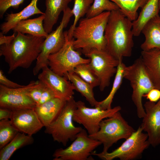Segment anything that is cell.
<instances>
[{
    "label": "cell",
    "instance_id": "cell-1",
    "mask_svg": "<svg viewBox=\"0 0 160 160\" xmlns=\"http://www.w3.org/2000/svg\"><path fill=\"white\" fill-rule=\"evenodd\" d=\"M132 28V21L119 9L110 11L104 36L106 50L116 59L131 56L134 45Z\"/></svg>",
    "mask_w": 160,
    "mask_h": 160
},
{
    "label": "cell",
    "instance_id": "cell-2",
    "mask_svg": "<svg viewBox=\"0 0 160 160\" xmlns=\"http://www.w3.org/2000/svg\"><path fill=\"white\" fill-rule=\"evenodd\" d=\"M9 43L0 45V56H3L10 73L18 68L27 69L36 60L45 39L18 32Z\"/></svg>",
    "mask_w": 160,
    "mask_h": 160
},
{
    "label": "cell",
    "instance_id": "cell-3",
    "mask_svg": "<svg viewBox=\"0 0 160 160\" xmlns=\"http://www.w3.org/2000/svg\"><path fill=\"white\" fill-rule=\"evenodd\" d=\"M110 12L105 11L96 16L79 20L73 33L74 49H81L82 52L92 49L106 50L104 33Z\"/></svg>",
    "mask_w": 160,
    "mask_h": 160
},
{
    "label": "cell",
    "instance_id": "cell-4",
    "mask_svg": "<svg viewBox=\"0 0 160 160\" xmlns=\"http://www.w3.org/2000/svg\"><path fill=\"white\" fill-rule=\"evenodd\" d=\"M124 77L129 81L132 89V99L136 106L137 116L143 118L145 115L142 102L143 95L155 88L140 57L131 65L126 66Z\"/></svg>",
    "mask_w": 160,
    "mask_h": 160
},
{
    "label": "cell",
    "instance_id": "cell-5",
    "mask_svg": "<svg viewBox=\"0 0 160 160\" xmlns=\"http://www.w3.org/2000/svg\"><path fill=\"white\" fill-rule=\"evenodd\" d=\"M76 108L74 98L66 102L60 112L52 123L45 127L44 132L51 135L53 140L66 146L69 141H73L83 129L76 127L73 121V114Z\"/></svg>",
    "mask_w": 160,
    "mask_h": 160
},
{
    "label": "cell",
    "instance_id": "cell-6",
    "mask_svg": "<svg viewBox=\"0 0 160 160\" xmlns=\"http://www.w3.org/2000/svg\"><path fill=\"white\" fill-rule=\"evenodd\" d=\"M119 111L111 117L102 120L96 133L89 135L91 138L100 141L103 145L102 152H108L112 145L120 139H126L135 131Z\"/></svg>",
    "mask_w": 160,
    "mask_h": 160
},
{
    "label": "cell",
    "instance_id": "cell-7",
    "mask_svg": "<svg viewBox=\"0 0 160 160\" xmlns=\"http://www.w3.org/2000/svg\"><path fill=\"white\" fill-rule=\"evenodd\" d=\"M140 126L122 144L111 152L96 153L92 155L103 160H112L118 158L121 160H133L141 156L144 151L150 145L146 133L143 132Z\"/></svg>",
    "mask_w": 160,
    "mask_h": 160
},
{
    "label": "cell",
    "instance_id": "cell-8",
    "mask_svg": "<svg viewBox=\"0 0 160 160\" xmlns=\"http://www.w3.org/2000/svg\"><path fill=\"white\" fill-rule=\"evenodd\" d=\"M62 19L56 30L49 33L42 44L41 51L37 57L33 73L34 76L44 67L48 66V57L50 55L59 50L64 45L65 38L63 30L73 15L72 9L68 7L63 12Z\"/></svg>",
    "mask_w": 160,
    "mask_h": 160
},
{
    "label": "cell",
    "instance_id": "cell-9",
    "mask_svg": "<svg viewBox=\"0 0 160 160\" xmlns=\"http://www.w3.org/2000/svg\"><path fill=\"white\" fill-rule=\"evenodd\" d=\"M90 61L88 65L100 82L99 88L103 91L110 84L116 74L120 60L116 59L106 50L92 49L82 52Z\"/></svg>",
    "mask_w": 160,
    "mask_h": 160
},
{
    "label": "cell",
    "instance_id": "cell-10",
    "mask_svg": "<svg viewBox=\"0 0 160 160\" xmlns=\"http://www.w3.org/2000/svg\"><path fill=\"white\" fill-rule=\"evenodd\" d=\"M65 43L62 48L57 52L50 55L48 57V66L54 73L64 76L67 73L74 72L75 68L81 64H88L90 59L82 57L74 50L73 38L69 40L67 31H64Z\"/></svg>",
    "mask_w": 160,
    "mask_h": 160
},
{
    "label": "cell",
    "instance_id": "cell-11",
    "mask_svg": "<svg viewBox=\"0 0 160 160\" xmlns=\"http://www.w3.org/2000/svg\"><path fill=\"white\" fill-rule=\"evenodd\" d=\"M67 148L56 149L53 154V160H94L91 156L93 151L102 144L100 141L89 136L83 129L75 139Z\"/></svg>",
    "mask_w": 160,
    "mask_h": 160
},
{
    "label": "cell",
    "instance_id": "cell-12",
    "mask_svg": "<svg viewBox=\"0 0 160 160\" xmlns=\"http://www.w3.org/2000/svg\"><path fill=\"white\" fill-rule=\"evenodd\" d=\"M76 105L73 114V121L82 124L89 135L99 130L100 123L102 120L112 116L121 110L119 106L107 110L102 109L98 107L89 108L81 100L76 101Z\"/></svg>",
    "mask_w": 160,
    "mask_h": 160
},
{
    "label": "cell",
    "instance_id": "cell-13",
    "mask_svg": "<svg viewBox=\"0 0 160 160\" xmlns=\"http://www.w3.org/2000/svg\"><path fill=\"white\" fill-rule=\"evenodd\" d=\"M32 81L26 85L16 88L0 85V107L11 110L34 109L36 104L28 95V92L38 83Z\"/></svg>",
    "mask_w": 160,
    "mask_h": 160
},
{
    "label": "cell",
    "instance_id": "cell-14",
    "mask_svg": "<svg viewBox=\"0 0 160 160\" xmlns=\"http://www.w3.org/2000/svg\"><path fill=\"white\" fill-rule=\"evenodd\" d=\"M41 70L38 76L39 80L52 90L55 97L65 101L74 98L75 88L71 81L54 73L48 66Z\"/></svg>",
    "mask_w": 160,
    "mask_h": 160
},
{
    "label": "cell",
    "instance_id": "cell-15",
    "mask_svg": "<svg viewBox=\"0 0 160 160\" xmlns=\"http://www.w3.org/2000/svg\"><path fill=\"white\" fill-rule=\"evenodd\" d=\"M143 107L145 115L140 126L147 134L150 145L156 147L160 144V99L156 103L146 101Z\"/></svg>",
    "mask_w": 160,
    "mask_h": 160
},
{
    "label": "cell",
    "instance_id": "cell-16",
    "mask_svg": "<svg viewBox=\"0 0 160 160\" xmlns=\"http://www.w3.org/2000/svg\"><path fill=\"white\" fill-rule=\"evenodd\" d=\"M9 119L19 132L31 136L44 127L34 109L12 110Z\"/></svg>",
    "mask_w": 160,
    "mask_h": 160
},
{
    "label": "cell",
    "instance_id": "cell-17",
    "mask_svg": "<svg viewBox=\"0 0 160 160\" xmlns=\"http://www.w3.org/2000/svg\"><path fill=\"white\" fill-rule=\"evenodd\" d=\"M141 57L155 88L160 89V49L142 50Z\"/></svg>",
    "mask_w": 160,
    "mask_h": 160
},
{
    "label": "cell",
    "instance_id": "cell-18",
    "mask_svg": "<svg viewBox=\"0 0 160 160\" xmlns=\"http://www.w3.org/2000/svg\"><path fill=\"white\" fill-rule=\"evenodd\" d=\"M66 102L55 97L41 105H36L34 109L44 127L48 126L55 120Z\"/></svg>",
    "mask_w": 160,
    "mask_h": 160
},
{
    "label": "cell",
    "instance_id": "cell-19",
    "mask_svg": "<svg viewBox=\"0 0 160 160\" xmlns=\"http://www.w3.org/2000/svg\"><path fill=\"white\" fill-rule=\"evenodd\" d=\"M141 33L145 37V40L140 46L142 50L160 49V16L159 15L145 24Z\"/></svg>",
    "mask_w": 160,
    "mask_h": 160
},
{
    "label": "cell",
    "instance_id": "cell-20",
    "mask_svg": "<svg viewBox=\"0 0 160 160\" xmlns=\"http://www.w3.org/2000/svg\"><path fill=\"white\" fill-rule=\"evenodd\" d=\"M38 0H31L27 7L19 12L8 14L6 17V21L1 25V32L4 34H6L20 21L27 19L35 14H44L37 7Z\"/></svg>",
    "mask_w": 160,
    "mask_h": 160
},
{
    "label": "cell",
    "instance_id": "cell-21",
    "mask_svg": "<svg viewBox=\"0 0 160 160\" xmlns=\"http://www.w3.org/2000/svg\"><path fill=\"white\" fill-rule=\"evenodd\" d=\"M72 0H45L46 9L43 25L48 34L52 31L53 26L56 23L60 13L68 7Z\"/></svg>",
    "mask_w": 160,
    "mask_h": 160
},
{
    "label": "cell",
    "instance_id": "cell-22",
    "mask_svg": "<svg viewBox=\"0 0 160 160\" xmlns=\"http://www.w3.org/2000/svg\"><path fill=\"white\" fill-rule=\"evenodd\" d=\"M159 1L149 0L142 8L137 19L132 21V31L134 36H139L145 24L152 18L159 15L160 9Z\"/></svg>",
    "mask_w": 160,
    "mask_h": 160
},
{
    "label": "cell",
    "instance_id": "cell-23",
    "mask_svg": "<svg viewBox=\"0 0 160 160\" xmlns=\"http://www.w3.org/2000/svg\"><path fill=\"white\" fill-rule=\"evenodd\" d=\"M44 18V14L36 18L21 20L12 30L14 33L19 32L24 34L45 38L48 34L45 31L43 24Z\"/></svg>",
    "mask_w": 160,
    "mask_h": 160
},
{
    "label": "cell",
    "instance_id": "cell-24",
    "mask_svg": "<svg viewBox=\"0 0 160 160\" xmlns=\"http://www.w3.org/2000/svg\"><path fill=\"white\" fill-rule=\"evenodd\" d=\"M34 140L32 136L19 132L9 143L0 149V160H8L17 150L32 144Z\"/></svg>",
    "mask_w": 160,
    "mask_h": 160
},
{
    "label": "cell",
    "instance_id": "cell-25",
    "mask_svg": "<svg viewBox=\"0 0 160 160\" xmlns=\"http://www.w3.org/2000/svg\"><path fill=\"white\" fill-rule=\"evenodd\" d=\"M63 77L72 83L75 90L84 97L91 106L97 107L98 101L95 98L93 88L89 84L82 79L74 71L68 73Z\"/></svg>",
    "mask_w": 160,
    "mask_h": 160
},
{
    "label": "cell",
    "instance_id": "cell-26",
    "mask_svg": "<svg viewBox=\"0 0 160 160\" xmlns=\"http://www.w3.org/2000/svg\"><path fill=\"white\" fill-rule=\"evenodd\" d=\"M126 66L123 62L122 59L120 60L117 67V71L111 90L105 99L101 101L98 102L97 107L103 110L111 108V105L114 96L120 87L124 78V73Z\"/></svg>",
    "mask_w": 160,
    "mask_h": 160
},
{
    "label": "cell",
    "instance_id": "cell-27",
    "mask_svg": "<svg viewBox=\"0 0 160 160\" xmlns=\"http://www.w3.org/2000/svg\"><path fill=\"white\" fill-rule=\"evenodd\" d=\"M115 3L122 12L132 21L135 20L138 15L137 11L142 8L149 0H110Z\"/></svg>",
    "mask_w": 160,
    "mask_h": 160
},
{
    "label": "cell",
    "instance_id": "cell-28",
    "mask_svg": "<svg viewBox=\"0 0 160 160\" xmlns=\"http://www.w3.org/2000/svg\"><path fill=\"white\" fill-rule=\"evenodd\" d=\"M94 0H74V5L72 9L74 20L72 25L67 31V37L69 40L73 39V30L79 20L86 15L92 4Z\"/></svg>",
    "mask_w": 160,
    "mask_h": 160
},
{
    "label": "cell",
    "instance_id": "cell-29",
    "mask_svg": "<svg viewBox=\"0 0 160 160\" xmlns=\"http://www.w3.org/2000/svg\"><path fill=\"white\" fill-rule=\"evenodd\" d=\"M19 132L9 119L0 120V149L11 141Z\"/></svg>",
    "mask_w": 160,
    "mask_h": 160
},
{
    "label": "cell",
    "instance_id": "cell-30",
    "mask_svg": "<svg viewBox=\"0 0 160 160\" xmlns=\"http://www.w3.org/2000/svg\"><path fill=\"white\" fill-rule=\"evenodd\" d=\"M119 9L115 3L110 0H94L86 16L88 18L92 17L105 11H111Z\"/></svg>",
    "mask_w": 160,
    "mask_h": 160
},
{
    "label": "cell",
    "instance_id": "cell-31",
    "mask_svg": "<svg viewBox=\"0 0 160 160\" xmlns=\"http://www.w3.org/2000/svg\"><path fill=\"white\" fill-rule=\"evenodd\" d=\"M74 72L93 88L99 86L100 82L89 67L88 64H81L75 68Z\"/></svg>",
    "mask_w": 160,
    "mask_h": 160
},
{
    "label": "cell",
    "instance_id": "cell-32",
    "mask_svg": "<svg viewBox=\"0 0 160 160\" xmlns=\"http://www.w3.org/2000/svg\"><path fill=\"white\" fill-rule=\"evenodd\" d=\"M46 85L39 80L38 83L28 92V95L36 103H38Z\"/></svg>",
    "mask_w": 160,
    "mask_h": 160
},
{
    "label": "cell",
    "instance_id": "cell-33",
    "mask_svg": "<svg viewBox=\"0 0 160 160\" xmlns=\"http://www.w3.org/2000/svg\"><path fill=\"white\" fill-rule=\"evenodd\" d=\"M24 0H0V17L2 18L7 10L10 7L17 9Z\"/></svg>",
    "mask_w": 160,
    "mask_h": 160
},
{
    "label": "cell",
    "instance_id": "cell-34",
    "mask_svg": "<svg viewBox=\"0 0 160 160\" xmlns=\"http://www.w3.org/2000/svg\"><path fill=\"white\" fill-rule=\"evenodd\" d=\"M55 97V95L49 87L46 85L38 103L36 105L44 103Z\"/></svg>",
    "mask_w": 160,
    "mask_h": 160
},
{
    "label": "cell",
    "instance_id": "cell-35",
    "mask_svg": "<svg viewBox=\"0 0 160 160\" xmlns=\"http://www.w3.org/2000/svg\"><path fill=\"white\" fill-rule=\"evenodd\" d=\"M0 83L1 84L11 88H18L24 86L18 84L8 79L1 70H0Z\"/></svg>",
    "mask_w": 160,
    "mask_h": 160
},
{
    "label": "cell",
    "instance_id": "cell-36",
    "mask_svg": "<svg viewBox=\"0 0 160 160\" xmlns=\"http://www.w3.org/2000/svg\"><path fill=\"white\" fill-rule=\"evenodd\" d=\"M143 97H146L151 102H157L160 99V89L153 88L144 95Z\"/></svg>",
    "mask_w": 160,
    "mask_h": 160
},
{
    "label": "cell",
    "instance_id": "cell-37",
    "mask_svg": "<svg viewBox=\"0 0 160 160\" xmlns=\"http://www.w3.org/2000/svg\"><path fill=\"white\" fill-rule=\"evenodd\" d=\"M1 32L0 33V45L7 44L9 43L15 37L16 34L14 33L9 36H5Z\"/></svg>",
    "mask_w": 160,
    "mask_h": 160
},
{
    "label": "cell",
    "instance_id": "cell-38",
    "mask_svg": "<svg viewBox=\"0 0 160 160\" xmlns=\"http://www.w3.org/2000/svg\"><path fill=\"white\" fill-rule=\"evenodd\" d=\"M12 114V110L6 108H0V120L10 119Z\"/></svg>",
    "mask_w": 160,
    "mask_h": 160
},
{
    "label": "cell",
    "instance_id": "cell-39",
    "mask_svg": "<svg viewBox=\"0 0 160 160\" xmlns=\"http://www.w3.org/2000/svg\"><path fill=\"white\" fill-rule=\"evenodd\" d=\"M159 8L160 9V0H159Z\"/></svg>",
    "mask_w": 160,
    "mask_h": 160
}]
</instances>
